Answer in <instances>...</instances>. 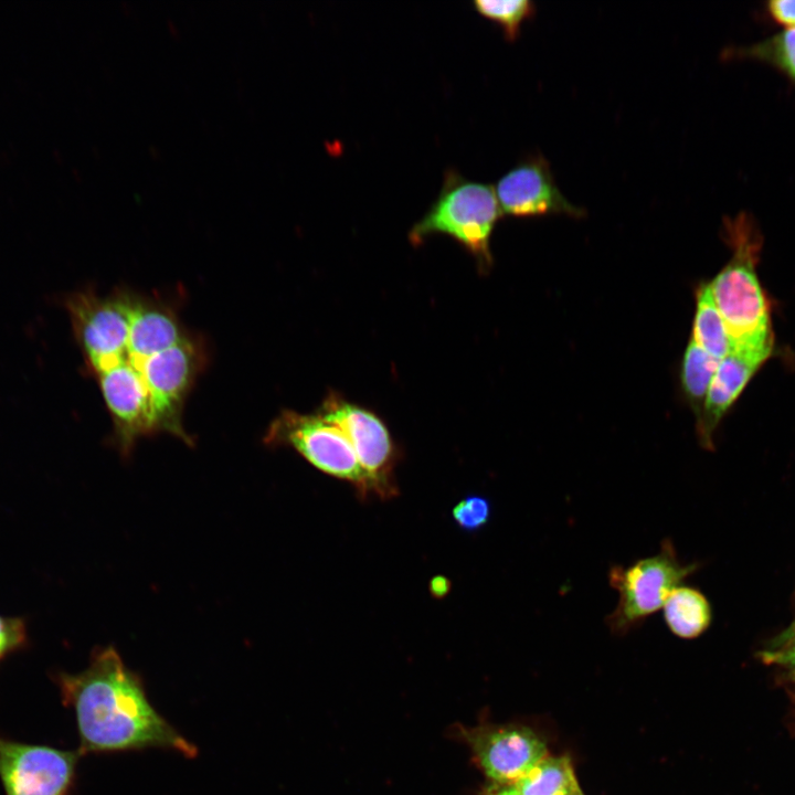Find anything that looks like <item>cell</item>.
<instances>
[{"label": "cell", "mask_w": 795, "mask_h": 795, "mask_svg": "<svg viewBox=\"0 0 795 795\" xmlns=\"http://www.w3.org/2000/svg\"><path fill=\"white\" fill-rule=\"evenodd\" d=\"M119 289L94 315L81 352L97 380L113 418L115 445L132 451L140 437L157 433L155 412L184 391L193 364L191 332L163 308H128Z\"/></svg>", "instance_id": "obj_1"}, {"label": "cell", "mask_w": 795, "mask_h": 795, "mask_svg": "<svg viewBox=\"0 0 795 795\" xmlns=\"http://www.w3.org/2000/svg\"><path fill=\"white\" fill-rule=\"evenodd\" d=\"M65 706L73 709L80 754L160 748L192 759L198 749L149 702L141 678L112 646L97 648L77 674L56 677Z\"/></svg>", "instance_id": "obj_2"}, {"label": "cell", "mask_w": 795, "mask_h": 795, "mask_svg": "<svg viewBox=\"0 0 795 795\" xmlns=\"http://www.w3.org/2000/svg\"><path fill=\"white\" fill-rule=\"evenodd\" d=\"M724 230L733 254L709 285L731 348L773 351L770 303L756 274L762 247L760 231L746 213L727 219Z\"/></svg>", "instance_id": "obj_3"}, {"label": "cell", "mask_w": 795, "mask_h": 795, "mask_svg": "<svg viewBox=\"0 0 795 795\" xmlns=\"http://www.w3.org/2000/svg\"><path fill=\"white\" fill-rule=\"evenodd\" d=\"M495 189L486 183L466 179L449 168L437 198L411 229L410 241L416 245L432 234H446L456 240L479 263L491 264L490 236L501 218Z\"/></svg>", "instance_id": "obj_4"}, {"label": "cell", "mask_w": 795, "mask_h": 795, "mask_svg": "<svg viewBox=\"0 0 795 795\" xmlns=\"http://www.w3.org/2000/svg\"><path fill=\"white\" fill-rule=\"evenodd\" d=\"M697 570L696 563H683L674 543L665 539L659 551L627 566L614 565L608 572L610 585L618 601L605 622L615 635L639 627L648 616L664 606L674 589Z\"/></svg>", "instance_id": "obj_5"}, {"label": "cell", "mask_w": 795, "mask_h": 795, "mask_svg": "<svg viewBox=\"0 0 795 795\" xmlns=\"http://www.w3.org/2000/svg\"><path fill=\"white\" fill-rule=\"evenodd\" d=\"M263 441L269 446L293 448L315 468L350 483L362 497L368 496L365 476L349 438L318 411L310 414L282 411Z\"/></svg>", "instance_id": "obj_6"}, {"label": "cell", "mask_w": 795, "mask_h": 795, "mask_svg": "<svg viewBox=\"0 0 795 795\" xmlns=\"http://www.w3.org/2000/svg\"><path fill=\"white\" fill-rule=\"evenodd\" d=\"M349 438L367 480L368 496L391 498L398 494L394 478L396 449L388 427L371 411L337 393H330L318 410Z\"/></svg>", "instance_id": "obj_7"}, {"label": "cell", "mask_w": 795, "mask_h": 795, "mask_svg": "<svg viewBox=\"0 0 795 795\" xmlns=\"http://www.w3.org/2000/svg\"><path fill=\"white\" fill-rule=\"evenodd\" d=\"M80 752L0 735V780L7 795H72Z\"/></svg>", "instance_id": "obj_8"}, {"label": "cell", "mask_w": 795, "mask_h": 795, "mask_svg": "<svg viewBox=\"0 0 795 795\" xmlns=\"http://www.w3.org/2000/svg\"><path fill=\"white\" fill-rule=\"evenodd\" d=\"M465 734L480 768L499 785L515 784L548 755L544 742L523 725H484Z\"/></svg>", "instance_id": "obj_9"}, {"label": "cell", "mask_w": 795, "mask_h": 795, "mask_svg": "<svg viewBox=\"0 0 795 795\" xmlns=\"http://www.w3.org/2000/svg\"><path fill=\"white\" fill-rule=\"evenodd\" d=\"M495 189V188H494ZM495 193L502 214L537 216L545 214L584 215L558 188L549 162L541 155L520 160L496 183Z\"/></svg>", "instance_id": "obj_10"}, {"label": "cell", "mask_w": 795, "mask_h": 795, "mask_svg": "<svg viewBox=\"0 0 795 795\" xmlns=\"http://www.w3.org/2000/svg\"><path fill=\"white\" fill-rule=\"evenodd\" d=\"M771 354L767 350L733 347L719 361L697 423L700 443L706 448L712 447V435L720 420Z\"/></svg>", "instance_id": "obj_11"}, {"label": "cell", "mask_w": 795, "mask_h": 795, "mask_svg": "<svg viewBox=\"0 0 795 795\" xmlns=\"http://www.w3.org/2000/svg\"><path fill=\"white\" fill-rule=\"evenodd\" d=\"M664 619L677 637L692 639L700 636L711 623V607L697 589L679 585L664 603Z\"/></svg>", "instance_id": "obj_12"}, {"label": "cell", "mask_w": 795, "mask_h": 795, "mask_svg": "<svg viewBox=\"0 0 795 795\" xmlns=\"http://www.w3.org/2000/svg\"><path fill=\"white\" fill-rule=\"evenodd\" d=\"M576 786L570 759L550 755L513 784L519 795H569Z\"/></svg>", "instance_id": "obj_13"}, {"label": "cell", "mask_w": 795, "mask_h": 795, "mask_svg": "<svg viewBox=\"0 0 795 795\" xmlns=\"http://www.w3.org/2000/svg\"><path fill=\"white\" fill-rule=\"evenodd\" d=\"M692 340L718 360L727 356L731 349L728 330L710 285H702L698 292Z\"/></svg>", "instance_id": "obj_14"}, {"label": "cell", "mask_w": 795, "mask_h": 795, "mask_svg": "<svg viewBox=\"0 0 795 795\" xmlns=\"http://www.w3.org/2000/svg\"><path fill=\"white\" fill-rule=\"evenodd\" d=\"M770 65L795 86V29L783 30L748 46L727 53Z\"/></svg>", "instance_id": "obj_15"}, {"label": "cell", "mask_w": 795, "mask_h": 795, "mask_svg": "<svg viewBox=\"0 0 795 795\" xmlns=\"http://www.w3.org/2000/svg\"><path fill=\"white\" fill-rule=\"evenodd\" d=\"M719 361L704 351L692 339L683 354L681 382L683 391L696 412L701 415L711 380L716 373Z\"/></svg>", "instance_id": "obj_16"}, {"label": "cell", "mask_w": 795, "mask_h": 795, "mask_svg": "<svg viewBox=\"0 0 795 795\" xmlns=\"http://www.w3.org/2000/svg\"><path fill=\"white\" fill-rule=\"evenodd\" d=\"M473 6L481 15L498 23L509 41L519 35L522 22L536 13V6L529 0H476Z\"/></svg>", "instance_id": "obj_17"}, {"label": "cell", "mask_w": 795, "mask_h": 795, "mask_svg": "<svg viewBox=\"0 0 795 795\" xmlns=\"http://www.w3.org/2000/svg\"><path fill=\"white\" fill-rule=\"evenodd\" d=\"M452 517L462 530L477 531L490 520L491 505L483 496L469 495L454 506Z\"/></svg>", "instance_id": "obj_18"}, {"label": "cell", "mask_w": 795, "mask_h": 795, "mask_svg": "<svg viewBox=\"0 0 795 795\" xmlns=\"http://www.w3.org/2000/svg\"><path fill=\"white\" fill-rule=\"evenodd\" d=\"M26 643V627L18 617L0 615V660Z\"/></svg>", "instance_id": "obj_19"}, {"label": "cell", "mask_w": 795, "mask_h": 795, "mask_svg": "<svg viewBox=\"0 0 795 795\" xmlns=\"http://www.w3.org/2000/svg\"><path fill=\"white\" fill-rule=\"evenodd\" d=\"M770 18L777 24L795 29V0H774L766 3Z\"/></svg>", "instance_id": "obj_20"}, {"label": "cell", "mask_w": 795, "mask_h": 795, "mask_svg": "<svg viewBox=\"0 0 795 795\" xmlns=\"http://www.w3.org/2000/svg\"><path fill=\"white\" fill-rule=\"evenodd\" d=\"M768 661L784 664L795 672V640L786 644L782 650L765 654Z\"/></svg>", "instance_id": "obj_21"}, {"label": "cell", "mask_w": 795, "mask_h": 795, "mask_svg": "<svg viewBox=\"0 0 795 795\" xmlns=\"http://www.w3.org/2000/svg\"><path fill=\"white\" fill-rule=\"evenodd\" d=\"M451 582L443 575L434 576L430 583V592L434 597L442 598L448 594Z\"/></svg>", "instance_id": "obj_22"}, {"label": "cell", "mask_w": 795, "mask_h": 795, "mask_svg": "<svg viewBox=\"0 0 795 795\" xmlns=\"http://www.w3.org/2000/svg\"><path fill=\"white\" fill-rule=\"evenodd\" d=\"M489 795H519L517 789L512 786L500 787L497 791L491 792Z\"/></svg>", "instance_id": "obj_23"}, {"label": "cell", "mask_w": 795, "mask_h": 795, "mask_svg": "<svg viewBox=\"0 0 795 795\" xmlns=\"http://www.w3.org/2000/svg\"><path fill=\"white\" fill-rule=\"evenodd\" d=\"M780 639L783 644H788L795 640V623L785 632L783 636H781Z\"/></svg>", "instance_id": "obj_24"}, {"label": "cell", "mask_w": 795, "mask_h": 795, "mask_svg": "<svg viewBox=\"0 0 795 795\" xmlns=\"http://www.w3.org/2000/svg\"><path fill=\"white\" fill-rule=\"evenodd\" d=\"M569 795H583L580 787L576 786Z\"/></svg>", "instance_id": "obj_25"}]
</instances>
